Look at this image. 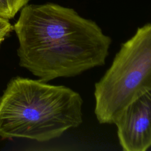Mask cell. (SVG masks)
<instances>
[{
	"label": "cell",
	"instance_id": "6da1fadb",
	"mask_svg": "<svg viewBox=\"0 0 151 151\" xmlns=\"http://www.w3.org/2000/svg\"><path fill=\"white\" fill-rule=\"evenodd\" d=\"M13 29L19 65L45 82L103 65L111 43L94 21L55 4L26 5Z\"/></svg>",
	"mask_w": 151,
	"mask_h": 151
},
{
	"label": "cell",
	"instance_id": "7a4b0ae2",
	"mask_svg": "<svg viewBox=\"0 0 151 151\" xmlns=\"http://www.w3.org/2000/svg\"><path fill=\"white\" fill-rule=\"evenodd\" d=\"M82 105L70 88L14 77L0 97V137L40 142L58 138L81 124Z\"/></svg>",
	"mask_w": 151,
	"mask_h": 151
},
{
	"label": "cell",
	"instance_id": "3957f363",
	"mask_svg": "<svg viewBox=\"0 0 151 151\" xmlns=\"http://www.w3.org/2000/svg\"><path fill=\"white\" fill-rule=\"evenodd\" d=\"M151 90V24L139 28L121 45L110 67L94 86V113L101 124H114L123 110Z\"/></svg>",
	"mask_w": 151,
	"mask_h": 151
},
{
	"label": "cell",
	"instance_id": "277c9868",
	"mask_svg": "<svg viewBox=\"0 0 151 151\" xmlns=\"http://www.w3.org/2000/svg\"><path fill=\"white\" fill-rule=\"evenodd\" d=\"M114 124L123 150L145 151L151 147V90L132 101Z\"/></svg>",
	"mask_w": 151,
	"mask_h": 151
},
{
	"label": "cell",
	"instance_id": "5b68a950",
	"mask_svg": "<svg viewBox=\"0 0 151 151\" xmlns=\"http://www.w3.org/2000/svg\"><path fill=\"white\" fill-rule=\"evenodd\" d=\"M29 0H0V17L12 19Z\"/></svg>",
	"mask_w": 151,
	"mask_h": 151
},
{
	"label": "cell",
	"instance_id": "8992f818",
	"mask_svg": "<svg viewBox=\"0 0 151 151\" xmlns=\"http://www.w3.org/2000/svg\"><path fill=\"white\" fill-rule=\"evenodd\" d=\"M13 30V26L9 20L0 17V48L5 38Z\"/></svg>",
	"mask_w": 151,
	"mask_h": 151
}]
</instances>
